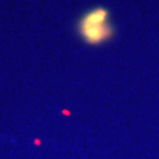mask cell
<instances>
[{"label": "cell", "mask_w": 159, "mask_h": 159, "mask_svg": "<svg viewBox=\"0 0 159 159\" xmlns=\"http://www.w3.org/2000/svg\"><path fill=\"white\" fill-rule=\"evenodd\" d=\"M78 33L89 45H100L107 41L113 33L108 11L105 7H96L80 18Z\"/></svg>", "instance_id": "cell-1"}]
</instances>
